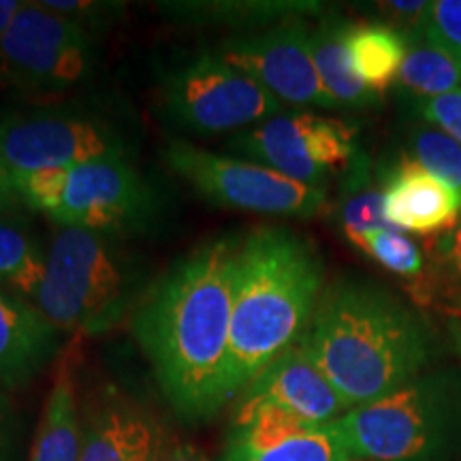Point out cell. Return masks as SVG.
<instances>
[{"mask_svg": "<svg viewBox=\"0 0 461 461\" xmlns=\"http://www.w3.org/2000/svg\"><path fill=\"white\" fill-rule=\"evenodd\" d=\"M238 248V238L197 246L132 312V336L173 411L186 420L214 417L230 402L229 338Z\"/></svg>", "mask_w": 461, "mask_h": 461, "instance_id": "cell-1", "label": "cell"}, {"mask_svg": "<svg viewBox=\"0 0 461 461\" xmlns=\"http://www.w3.org/2000/svg\"><path fill=\"white\" fill-rule=\"evenodd\" d=\"M299 344L348 411L419 378L431 357L428 322L366 280H339L322 291Z\"/></svg>", "mask_w": 461, "mask_h": 461, "instance_id": "cell-2", "label": "cell"}, {"mask_svg": "<svg viewBox=\"0 0 461 461\" xmlns=\"http://www.w3.org/2000/svg\"><path fill=\"white\" fill-rule=\"evenodd\" d=\"M316 246L291 229L258 227L240 241L229 338L230 400L308 330L322 295Z\"/></svg>", "mask_w": 461, "mask_h": 461, "instance_id": "cell-3", "label": "cell"}, {"mask_svg": "<svg viewBox=\"0 0 461 461\" xmlns=\"http://www.w3.org/2000/svg\"><path fill=\"white\" fill-rule=\"evenodd\" d=\"M14 177L24 205L41 212L58 227L129 233L146 227L158 210L154 188L124 157Z\"/></svg>", "mask_w": 461, "mask_h": 461, "instance_id": "cell-4", "label": "cell"}, {"mask_svg": "<svg viewBox=\"0 0 461 461\" xmlns=\"http://www.w3.org/2000/svg\"><path fill=\"white\" fill-rule=\"evenodd\" d=\"M459 419L457 384L423 376L353 408L336 425L357 461H438L451 448Z\"/></svg>", "mask_w": 461, "mask_h": 461, "instance_id": "cell-5", "label": "cell"}, {"mask_svg": "<svg viewBox=\"0 0 461 461\" xmlns=\"http://www.w3.org/2000/svg\"><path fill=\"white\" fill-rule=\"evenodd\" d=\"M160 99L167 118L194 135L238 131L282 112L272 92L216 51H199L167 71Z\"/></svg>", "mask_w": 461, "mask_h": 461, "instance_id": "cell-6", "label": "cell"}, {"mask_svg": "<svg viewBox=\"0 0 461 461\" xmlns=\"http://www.w3.org/2000/svg\"><path fill=\"white\" fill-rule=\"evenodd\" d=\"M165 160L214 205L285 218H312L325 210V186L302 184L255 160L224 157L186 141H173Z\"/></svg>", "mask_w": 461, "mask_h": 461, "instance_id": "cell-7", "label": "cell"}, {"mask_svg": "<svg viewBox=\"0 0 461 461\" xmlns=\"http://www.w3.org/2000/svg\"><path fill=\"white\" fill-rule=\"evenodd\" d=\"M95 34L45 9L22 3L0 50V84L24 95H60L88 79L96 62Z\"/></svg>", "mask_w": 461, "mask_h": 461, "instance_id": "cell-8", "label": "cell"}, {"mask_svg": "<svg viewBox=\"0 0 461 461\" xmlns=\"http://www.w3.org/2000/svg\"><path fill=\"white\" fill-rule=\"evenodd\" d=\"M50 274L82 302L92 336L118 325L140 291V265L120 248L113 235L58 227L45 250Z\"/></svg>", "mask_w": 461, "mask_h": 461, "instance_id": "cell-9", "label": "cell"}, {"mask_svg": "<svg viewBox=\"0 0 461 461\" xmlns=\"http://www.w3.org/2000/svg\"><path fill=\"white\" fill-rule=\"evenodd\" d=\"M229 148L293 180L325 186L327 177L355 157V126L330 115L280 112L233 137Z\"/></svg>", "mask_w": 461, "mask_h": 461, "instance_id": "cell-10", "label": "cell"}, {"mask_svg": "<svg viewBox=\"0 0 461 461\" xmlns=\"http://www.w3.org/2000/svg\"><path fill=\"white\" fill-rule=\"evenodd\" d=\"M107 157H124V143L112 126L99 120L65 112L0 118V165L14 176L68 169Z\"/></svg>", "mask_w": 461, "mask_h": 461, "instance_id": "cell-11", "label": "cell"}, {"mask_svg": "<svg viewBox=\"0 0 461 461\" xmlns=\"http://www.w3.org/2000/svg\"><path fill=\"white\" fill-rule=\"evenodd\" d=\"M312 31L295 20L263 32L224 39L216 54L257 79L280 103L295 107L336 109L314 67Z\"/></svg>", "mask_w": 461, "mask_h": 461, "instance_id": "cell-12", "label": "cell"}, {"mask_svg": "<svg viewBox=\"0 0 461 461\" xmlns=\"http://www.w3.org/2000/svg\"><path fill=\"white\" fill-rule=\"evenodd\" d=\"M263 406L285 408L310 425L336 423L348 412L342 397L299 342L276 357L241 389L233 417H244Z\"/></svg>", "mask_w": 461, "mask_h": 461, "instance_id": "cell-13", "label": "cell"}, {"mask_svg": "<svg viewBox=\"0 0 461 461\" xmlns=\"http://www.w3.org/2000/svg\"><path fill=\"white\" fill-rule=\"evenodd\" d=\"M383 207L391 227L417 235H436L457 222L461 199L417 160L408 158L391 169L384 180Z\"/></svg>", "mask_w": 461, "mask_h": 461, "instance_id": "cell-14", "label": "cell"}, {"mask_svg": "<svg viewBox=\"0 0 461 461\" xmlns=\"http://www.w3.org/2000/svg\"><path fill=\"white\" fill-rule=\"evenodd\" d=\"M165 438L148 408L109 397L86 420L79 461H157Z\"/></svg>", "mask_w": 461, "mask_h": 461, "instance_id": "cell-15", "label": "cell"}, {"mask_svg": "<svg viewBox=\"0 0 461 461\" xmlns=\"http://www.w3.org/2000/svg\"><path fill=\"white\" fill-rule=\"evenodd\" d=\"M60 348V331L34 305L0 288V384L24 387Z\"/></svg>", "mask_w": 461, "mask_h": 461, "instance_id": "cell-16", "label": "cell"}, {"mask_svg": "<svg viewBox=\"0 0 461 461\" xmlns=\"http://www.w3.org/2000/svg\"><path fill=\"white\" fill-rule=\"evenodd\" d=\"M82 431L73 387V366L68 353H65L34 434L31 461H79Z\"/></svg>", "mask_w": 461, "mask_h": 461, "instance_id": "cell-17", "label": "cell"}, {"mask_svg": "<svg viewBox=\"0 0 461 461\" xmlns=\"http://www.w3.org/2000/svg\"><path fill=\"white\" fill-rule=\"evenodd\" d=\"M348 31L350 24L344 20H327L312 31L314 67L319 71L321 84L333 105L338 107H367L378 103L380 95L367 88L357 77L348 58Z\"/></svg>", "mask_w": 461, "mask_h": 461, "instance_id": "cell-18", "label": "cell"}, {"mask_svg": "<svg viewBox=\"0 0 461 461\" xmlns=\"http://www.w3.org/2000/svg\"><path fill=\"white\" fill-rule=\"evenodd\" d=\"M346 43L350 67L367 88L383 95L391 84L397 82L406 58V37L400 31L378 22L350 24Z\"/></svg>", "mask_w": 461, "mask_h": 461, "instance_id": "cell-19", "label": "cell"}, {"mask_svg": "<svg viewBox=\"0 0 461 461\" xmlns=\"http://www.w3.org/2000/svg\"><path fill=\"white\" fill-rule=\"evenodd\" d=\"M406 37V58L397 75L400 88L411 95L414 103L436 99L461 88V62L431 41L423 24Z\"/></svg>", "mask_w": 461, "mask_h": 461, "instance_id": "cell-20", "label": "cell"}, {"mask_svg": "<svg viewBox=\"0 0 461 461\" xmlns=\"http://www.w3.org/2000/svg\"><path fill=\"white\" fill-rule=\"evenodd\" d=\"M160 11L165 15L176 17L188 24H210V26H230V28H255L267 26L276 22H286L291 15L310 11L314 5L305 3H269V0H216V3H160Z\"/></svg>", "mask_w": 461, "mask_h": 461, "instance_id": "cell-21", "label": "cell"}, {"mask_svg": "<svg viewBox=\"0 0 461 461\" xmlns=\"http://www.w3.org/2000/svg\"><path fill=\"white\" fill-rule=\"evenodd\" d=\"M431 257V274L420 276L411 288L414 302L438 303L447 312L461 316V214L451 229L438 235Z\"/></svg>", "mask_w": 461, "mask_h": 461, "instance_id": "cell-22", "label": "cell"}, {"mask_svg": "<svg viewBox=\"0 0 461 461\" xmlns=\"http://www.w3.org/2000/svg\"><path fill=\"white\" fill-rule=\"evenodd\" d=\"M45 267V250L39 246L26 218L17 214L0 216V282L22 297Z\"/></svg>", "mask_w": 461, "mask_h": 461, "instance_id": "cell-23", "label": "cell"}, {"mask_svg": "<svg viewBox=\"0 0 461 461\" xmlns=\"http://www.w3.org/2000/svg\"><path fill=\"white\" fill-rule=\"evenodd\" d=\"M224 461H357L346 447L338 425H319L280 447L250 457H229Z\"/></svg>", "mask_w": 461, "mask_h": 461, "instance_id": "cell-24", "label": "cell"}, {"mask_svg": "<svg viewBox=\"0 0 461 461\" xmlns=\"http://www.w3.org/2000/svg\"><path fill=\"white\" fill-rule=\"evenodd\" d=\"M411 148L414 160L451 186L461 199V143L434 126H419L412 131Z\"/></svg>", "mask_w": 461, "mask_h": 461, "instance_id": "cell-25", "label": "cell"}, {"mask_svg": "<svg viewBox=\"0 0 461 461\" xmlns=\"http://www.w3.org/2000/svg\"><path fill=\"white\" fill-rule=\"evenodd\" d=\"M357 250L366 252L384 269L402 278L417 280L425 274V258L419 246L400 229H378L359 241Z\"/></svg>", "mask_w": 461, "mask_h": 461, "instance_id": "cell-26", "label": "cell"}, {"mask_svg": "<svg viewBox=\"0 0 461 461\" xmlns=\"http://www.w3.org/2000/svg\"><path fill=\"white\" fill-rule=\"evenodd\" d=\"M339 222H342L344 235L355 248L367 233L378 229H395L391 227L384 218L383 207V190H355L348 199L344 201L342 212H339Z\"/></svg>", "mask_w": 461, "mask_h": 461, "instance_id": "cell-27", "label": "cell"}, {"mask_svg": "<svg viewBox=\"0 0 461 461\" xmlns=\"http://www.w3.org/2000/svg\"><path fill=\"white\" fill-rule=\"evenodd\" d=\"M41 5L90 34L118 24L126 14V3L109 0H41Z\"/></svg>", "mask_w": 461, "mask_h": 461, "instance_id": "cell-28", "label": "cell"}, {"mask_svg": "<svg viewBox=\"0 0 461 461\" xmlns=\"http://www.w3.org/2000/svg\"><path fill=\"white\" fill-rule=\"evenodd\" d=\"M423 31L438 48L461 62V0H436L423 20Z\"/></svg>", "mask_w": 461, "mask_h": 461, "instance_id": "cell-29", "label": "cell"}, {"mask_svg": "<svg viewBox=\"0 0 461 461\" xmlns=\"http://www.w3.org/2000/svg\"><path fill=\"white\" fill-rule=\"evenodd\" d=\"M414 109L425 122L434 124L438 131L461 143V88L436 99L414 103Z\"/></svg>", "mask_w": 461, "mask_h": 461, "instance_id": "cell-30", "label": "cell"}, {"mask_svg": "<svg viewBox=\"0 0 461 461\" xmlns=\"http://www.w3.org/2000/svg\"><path fill=\"white\" fill-rule=\"evenodd\" d=\"M431 3L414 0V3H402V0H391V3H380L378 7L393 20V28L402 34H408L414 28L423 24L425 14H428Z\"/></svg>", "mask_w": 461, "mask_h": 461, "instance_id": "cell-31", "label": "cell"}, {"mask_svg": "<svg viewBox=\"0 0 461 461\" xmlns=\"http://www.w3.org/2000/svg\"><path fill=\"white\" fill-rule=\"evenodd\" d=\"M157 461H212L207 455L190 442L173 440V438H165L163 447L157 455Z\"/></svg>", "mask_w": 461, "mask_h": 461, "instance_id": "cell-32", "label": "cell"}, {"mask_svg": "<svg viewBox=\"0 0 461 461\" xmlns=\"http://www.w3.org/2000/svg\"><path fill=\"white\" fill-rule=\"evenodd\" d=\"M22 205H24V199L17 188L14 173L0 165V216L15 214V210H20Z\"/></svg>", "mask_w": 461, "mask_h": 461, "instance_id": "cell-33", "label": "cell"}, {"mask_svg": "<svg viewBox=\"0 0 461 461\" xmlns=\"http://www.w3.org/2000/svg\"><path fill=\"white\" fill-rule=\"evenodd\" d=\"M11 442V408L7 397L0 393V461L7 457V448Z\"/></svg>", "mask_w": 461, "mask_h": 461, "instance_id": "cell-34", "label": "cell"}, {"mask_svg": "<svg viewBox=\"0 0 461 461\" xmlns=\"http://www.w3.org/2000/svg\"><path fill=\"white\" fill-rule=\"evenodd\" d=\"M20 5L22 3H17V0H0V50H3V39L7 34Z\"/></svg>", "mask_w": 461, "mask_h": 461, "instance_id": "cell-35", "label": "cell"}]
</instances>
